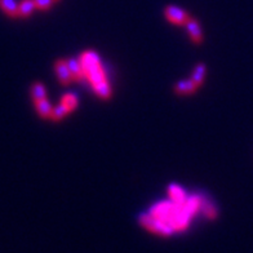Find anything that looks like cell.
Returning a JSON list of instances; mask_svg holds the SVG:
<instances>
[{
    "instance_id": "5b68a950",
    "label": "cell",
    "mask_w": 253,
    "mask_h": 253,
    "mask_svg": "<svg viewBox=\"0 0 253 253\" xmlns=\"http://www.w3.org/2000/svg\"><path fill=\"white\" fill-rule=\"evenodd\" d=\"M80 62L83 65L84 71L90 70V69H93V67L100 66V60H98V56H97L94 52L92 50H88V52H84L80 57Z\"/></svg>"
},
{
    "instance_id": "8fae6325",
    "label": "cell",
    "mask_w": 253,
    "mask_h": 253,
    "mask_svg": "<svg viewBox=\"0 0 253 253\" xmlns=\"http://www.w3.org/2000/svg\"><path fill=\"white\" fill-rule=\"evenodd\" d=\"M93 87H94V90H96V93L98 94L101 98H103V100L110 98L111 90L106 80H101V82H98V83L93 84Z\"/></svg>"
},
{
    "instance_id": "6da1fadb",
    "label": "cell",
    "mask_w": 253,
    "mask_h": 253,
    "mask_svg": "<svg viewBox=\"0 0 253 253\" xmlns=\"http://www.w3.org/2000/svg\"><path fill=\"white\" fill-rule=\"evenodd\" d=\"M140 222L143 227L150 230L151 233L159 234V235H163V237H169L174 231V227L172 226V223H169L168 221L160 220V218L153 216V214H141Z\"/></svg>"
},
{
    "instance_id": "5bb4252c",
    "label": "cell",
    "mask_w": 253,
    "mask_h": 253,
    "mask_svg": "<svg viewBox=\"0 0 253 253\" xmlns=\"http://www.w3.org/2000/svg\"><path fill=\"white\" fill-rule=\"evenodd\" d=\"M169 194L170 198L173 199V202L176 204H183L185 203V193L182 191V189H180L176 185H170L169 186Z\"/></svg>"
},
{
    "instance_id": "9c48e42d",
    "label": "cell",
    "mask_w": 253,
    "mask_h": 253,
    "mask_svg": "<svg viewBox=\"0 0 253 253\" xmlns=\"http://www.w3.org/2000/svg\"><path fill=\"white\" fill-rule=\"evenodd\" d=\"M37 8L35 0H22L18 4V16L21 17H29L34 12V9Z\"/></svg>"
},
{
    "instance_id": "2e32d148",
    "label": "cell",
    "mask_w": 253,
    "mask_h": 253,
    "mask_svg": "<svg viewBox=\"0 0 253 253\" xmlns=\"http://www.w3.org/2000/svg\"><path fill=\"white\" fill-rule=\"evenodd\" d=\"M69 111H70V109H69L66 105H63V103L61 102L58 106H56L53 110H52V114H50V119L53 120V122H58V120L62 119V118L65 117V115H66Z\"/></svg>"
},
{
    "instance_id": "7a4b0ae2",
    "label": "cell",
    "mask_w": 253,
    "mask_h": 253,
    "mask_svg": "<svg viewBox=\"0 0 253 253\" xmlns=\"http://www.w3.org/2000/svg\"><path fill=\"white\" fill-rule=\"evenodd\" d=\"M164 14H166L167 20L170 21L174 25H183L186 24V21L189 20V14L181 8L176 7V5H168L164 9Z\"/></svg>"
},
{
    "instance_id": "e0dca14e",
    "label": "cell",
    "mask_w": 253,
    "mask_h": 253,
    "mask_svg": "<svg viewBox=\"0 0 253 253\" xmlns=\"http://www.w3.org/2000/svg\"><path fill=\"white\" fill-rule=\"evenodd\" d=\"M204 74H206V65H203V63H199V65H197V67H195V70H194L193 78H191V79L194 80V83L197 84L198 87H199L200 84L203 83Z\"/></svg>"
},
{
    "instance_id": "ac0fdd59",
    "label": "cell",
    "mask_w": 253,
    "mask_h": 253,
    "mask_svg": "<svg viewBox=\"0 0 253 253\" xmlns=\"http://www.w3.org/2000/svg\"><path fill=\"white\" fill-rule=\"evenodd\" d=\"M61 102L63 103V105H66L69 109H70V111L73 110V109H75L78 105V98L75 94L73 93H69V94H65V96L62 97V101Z\"/></svg>"
},
{
    "instance_id": "3957f363",
    "label": "cell",
    "mask_w": 253,
    "mask_h": 253,
    "mask_svg": "<svg viewBox=\"0 0 253 253\" xmlns=\"http://www.w3.org/2000/svg\"><path fill=\"white\" fill-rule=\"evenodd\" d=\"M54 69H56L57 77H58V80H60L62 84H69L71 80L74 79L73 75H71V71L67 66V62L63 60H58L56 63H54Z\"/></svg>"
},
{
    "instance_id": "7c38bea8",
    "label": "cell",
    "mask_w": 253,
    "mask_h": 253,
    "mask_svg": "<svg viewBox=\"0 0 253 253\" xmlns=\"http://www.w3.org/2000/svg\"><path fill=\"white\" fill-rule=\"evenodd\" d=\"M35 106H37L38 114H39L42 118H50V114H52V106H50V103L48 102L47 98H44V100H40L35 102Z\"/></svg>"
},
{
    "instance_id": "277c9868",
    "label": "cell",
    "mask_w": 253,
    "mask_h": 253,
    "mask_svg": "<svg viewBox=\"0 0 253 253\" xmlns=\"http://www.w3.org/2000/svg\"><path fill=\"white\" fill-rule=\"evenodd\" d=\"M186 27L194 43H202L203 38H202V30H200V26L199 24H198V21L195 20V18H193V17H189V20L186 21Z\"/></svg>"
},
{
    "instance_id": "52a82bcc",
    "label": "cell",
    "mask_w": 253,
    "mask_h": 253,
    "mask_svg": "<svg viewBox=\"0 0 253 253\" xmlns=\"http://www.w3.org/2000/svg\"><path fill=\"white\" fill-rule=\"evenodd\" d=\"M198 85L194 83L193 79L190 80H182V82H178V83L174 85V92L178 94H189L194 93L197 90Z\"/></svg>"
},
{
    "instance_id": "9a60e30c",
    "label": "cell",
    "mask_w": 253,
    "mask_h": 253,
    "mask_svg": "<svg viewBox=\"0 0 253 253\" xmlns=\"http://www.w3.org/2000/svg\"><path fill=\"white\" fill-rule=\"evenodd\" d=\"M31 97H33L34 102L37 101L44 100L45 98V88L42 83H34L31 87Z\"/></svg>"
},
{
    "instance_id": "d6986e66",
    "label": "cell",
    "mask_w": 253,
    "mask_h": 253,
    "mask_svg": "<svg viewBox=\"0 0 253 253\" xmlns=\"http://www.w3.org/2000/svg\"><path fill=\"white\" fill-rule=\"evenodd\" d=\"M202 206H203L204 213L210 217V218H214L216 217V208L212 204L208 203V202H204V203H202Z\"/></svg>"
},
{
    "instance_id": "4fadbf2b",
    "label": "cell",
    "mask_w": 253,
    "mask_h": 253,
    "mask_svg": "<svg viewBox=\"0 0 253 253\" xmlns=\"http://www.w3.org/2000/svg\"><path fill=\"white\" fill-rule=\"evenodd\" d=\"M85 77L92 82V84H96L101 82V80H105V73L101 69V66H97L85 71Z\"/></svg>"
},
{
    "instance_id": "ffe728a7",
    "label": "cell",
    "mask_w": 253,
    "mask_h": 253,
    "mask_svg": "<svg viewBox=\"0 0 253 253\" xmlns=\"http://www.w3.org/2000/svg\"><path fill=\"white\" fill-rule=\"evenodd\" d=\"M54 3V0H35V4H37L38 9H49L52 7V4Z\"/></svg>"
},
{
    "instance_id": "44dd1931",
    "label": "cell",
    "mask_w": 253,
    "mask_h": 253,
    "mask_svg": "<svg viewBox=\"0 0 253 253\" xmlns=\"http://www.w3.org/2000/svg\"><path fill=\"white\" fill-rule=\"evenodd\" d=\"M54 1H58V0H54Z\"/></svg>"
},
{
    "instance_id": "30bf717a",
    "label": "cell",
    "mask_w": 253,
    "mask_h": 253,
    "mask_svg": "<svg viewBox=\"0 0 253 253\" xmlns=\"http://www.w3.org/2000/svg\"><path fill=\"white\" fill-rule=\"evenodd\" d=\"M202 206V200L198 197H191L189 200H186V203L182 204V210L186 212L189 216L194 214L199 210V207Z\"/></svg>"
},
{
    "instance_id": "8992f818",
    "label": "cell",
    "mask_w": 253,
    "mask_h": 253,
    "mask_svg": "<svg viewBox=\"0 0 253 253\" xmlns=\"http://www.w3.org/2000/svg\"><path fill=\"white\" fill-rule=\"evenodd\" d=\"M67 66L70 69L71 75H73L74 79L80 80L85 78V71H84V67L82 65L79 60H75V58H70V60H67Z\"/></svg>"
},
{
    "instance_id": "ba28073f",
    "label": "cell",
    "mask_w": 253,
    "mask_h": 253,
    "mask_svg": "<svg viewBox=\"0 0 253 253\" xmlns=\"http://www.w3.org/2000/svg\"><path fill=\"white\" fill-rule=\"evenodd\" d=\"M0 8L9 17H18V4L14 0H0Z\"/></svg>"
}]
</instances>
